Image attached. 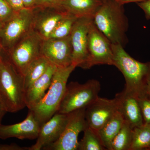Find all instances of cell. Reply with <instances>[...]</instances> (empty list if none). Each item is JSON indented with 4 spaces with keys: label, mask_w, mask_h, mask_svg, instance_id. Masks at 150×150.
Segmentation results:
<instances>
[{
    "label": "cell",
    "mask_w": 150,
    "mask_h": 150,
    "mask_svg": "<svg viewBox=\"0 0 150 150\" xmlns=\"http://www.w3.org/2000/svg\"><path fill=\"white\" fill-rule=\"evenodd\" d=\"M93 20L97 28L112 44L125 46L129 24L123 5L117 0H103Z\"/></svg>",
    "instance_id": "6da1fadb"
},
{
    "label": "cell",
    "mask_w": 150,
    "mask_h": 150,
    "mask_svg": "<svg viewBox=\"0 0 150 150\" xmlns=\"http://www.w3.org/2000/svg\"><path fill=\"white\" fill-rule=\"evenodd\" d=\"M113 65L123 74L124 88L138 99L146 98V86L150 62L142 63L134 59L120 44H112Z\"/></svg>",
    "instance_id": "7a4b0ae2"
},
{
    "label": "cell",
    "mask_w": 150,
    "mask_h": 150,
    "mask_svg": "<svg viewBox=\"0 0 150 150\" xmlns=\"http://www.w3.org/2000/svg\"><path fill=\"white\" fill-rule=\"evenodd\" d=\"M76 68L72 64L67 67H58L45 95L40 102L29 110L40 126L58 112L64 94L68 79Z\"/></svg>",
    "instance_id": "3957f363"
},
{
    "label": "cell",
    "mask_w": 150,
    "mask_h": 150,
    "mask_svg": "<svg viewBox=\"0 0 150 150\" xmlns=\"http://www.w3.org/2000/svg\"><path fill=\"white\" fill-rule=\"evenodd\" d=\"M24 79L7 59L0 62V95L7 112H15L26 107Z\"/></svg>",
    "instance_id": "277c9868"
},
{
    "label": "cell",
    "mask_w": 150,
    "mask_h": 150,
    "mask_svg": "<svg viewBox=\"0 0 150 150\" xmlns=\"http://www.w3.org/2000/svg\"><path fill=\"white\" fill-rule=\"evenodd\" d=\"M100 88V82L93 79L83 84L71 82L67 85L57 112L68 114L86 108L98 97Z\"/></svg>",
    "instance_id": "5b68a950"
},
{
    "label": "cell",
    "mask_w": 150,
    "mask_h": 150,
    "mask_svg": "<svg viewBox=\"0 0 150 150\" xmlns=\"http://www.w3.org/2000/svg\"><path fill=\"white\" fill-rule=\"evenodd\" d=\"M43 41L31 30L8 51V60L23 77L30 64L42 55Z\"/></svg>",
    "instance_id": "8992f818"
},
{
    "label": "cell",
    "mask_w": 150,
    "mask_h": 150,
    "mask_svg": "<svg viewBox=\"0 0 150 150\" xmlns=\"http://www.w3.org/2000/svg\"><path fill=\"white\" fill-rule=\"evenodd\" d=\"M33 9L24 8L16 12L12 17L3 25L1 32L2 47L8 51L32 30Z\"/></svg>",
    "instance_id": "52a82bcc"
},
{
    "label": "cell",
    "mask_w": 150,
    "mask_h": 150,
    "mask_svg": "<svg viewBox=\"0 0 150 150\" xmlns=\"http://www.w3.org/2000/svg\"><path fill=\"white\" fill-rule=\"evenodd\" d=\"M86 108L76 110L69 113L67 126L59 139L44 148L45 150H78L80 133L88 127L86 119Z\"/></svg>",
    "instance_id": "ba28073f"
},
{
    "label": "cell",
    "mask_w": 150,
    "mask_h": 150,
    "mask_svg": "<svg viewBox=\"0 0 150 150\" xmlns=\"http://www.w3.org/2000/svg\"><path fill=\"white\" fill-rule=\"evenodd\" d=\"M93 18H78L71 33L73 48L72 64L76 67L88 69V34Z\"/></svg>",
    "instance_id": "9c48e42d"
},
{
    "label": "cell",
    "mask_w": 150,
    "mask_h": 150,
    "mask_svg": "<svg viewBox=\"0 0 150 150\" xmlns=\"http://www.w3.org/2000/svg\"><path fill=\"white\" fill-rule=\"evenodd\" d=\"M88 69L96 65H113L112 43L97 28L93 21L88 32Z\"/></svg>",
    "instance_id": "30bf717a"
},
{
    "label": "cell",
    "mask_w": 150,
    "mask_h": 150,
    "mask_svg": "<svg viewBox=\"0 0 150 150\" xmlns=\"http://www.w3.org/2000/svg\"><path fill=\"white\" fill-rule=\"evenodd\" d=\"M41 55L58 68L71 65L73 48L71 35L64 38H48L43 40Z\"/></svg>",
    "instance_id": "8fae6325"
},
{
    "label": "cell",
    "mask_w": 150,
    "mask_h": 150,
    "mask_svg": "<svg viewBox=\"0 0 150 150\" xmlns=\"http://www.w3.org/2000/svg\"><path fill=\"white\" fill-rule=\"evenodd\" d=\"M33 9L32 30L43 40L48 38L59 22L69 13L62 7H37Z\"/></svg>",
    "instance_id": "7c38bea8"
},
{
    "label": "cell",
    "mask_w": 150,
    "mask_h": 150,
    "mask_svg": "<svg viewBox=\"0 0 150 150\" xmlns=\"http://www.w3.org/2000/svg\"><path fill=\"white\" fill-rule=\"evenodd\" d=\"M118 110L117 100L98 97L86 108L85 117L88 126L98 131Z\"/></svg>",
    "instance_id": "4fadbf2b"
},
{
    "label": "cell",
    "mask_w": 150,
    "mask_h": 150,
    "mask_svg": "<svg viewBox=\"0 0 150 150\" xmlns=\"http://www.w3.org/2000/svg\"><path fill=\"white\" fill-rule=\"evenodd\" d=\"M69 118V113H56L47 122L40 126V131L34 144L30 150H40L56 142L61 137Z\"/></svg>",
    "instance_id": "5bb4252c"
},
{
    "label": "cell",
    "mask_w": 150,
    "mask_h": 150,
    "mask_svg": "<svg viewBox=\"0 0 150 150\" xmlns=\"http://www.w3.org/2000/svg\"><path fill=\"white\" fill-rule=\"evenodd\" d=\"M40 127V124L29 110L26 118L21 122L8 125L0 123V139H35L38 137Z\"/></svg>",
    "instance_id": "9a60e30c"
},
{
    "label": "cell",
    "mask_w": 150,
    "mask_h": 150,
    "mask_svg": "<svg viewBox=\"0 0 150 150\" xmlns=\"http://www.w3.org/2000/svg\"><path fill=\"white\" fill-rule=\"evenodd\" d=\"M118 104V110L123 116L124 121L132 129L144 124L139 99L124 88L115 95Z\"/></svg>",
    "instance_id": "2e32d148"
},
{
    "label": "cell",
    "mask_w": 150,
    "mask_h": 150,
    "mask_svg": "<svg viewBox=\"0 0 150 150\" xmlns=\"http://www.w3.org/2000/svg\"><path fill=\"white\" fill-rule=\"evenodd\" d=\"M58 67L51 64L45 73L25 91L26 107L28 110L34 107L46 94L51 85L52 78Z\"/></svg>",
    "instance_id": "e0dca14e"
},
{
    "label": "cell",
    "mask_w": 150,
    "mask_h": 150,
    "mask_svg": "<svg viewBox=\"0 0 150 150\" xmlns=\"http://www.w3.org/2000/svg\"><path fill=\"white\" fill-rule=\"evenodd\" d=\"M103 0H62V6L68 13L77 18H93Z\"/></svg>",
    "instance_id": "ac0fdd59"
},
{
    "label": "cell",
    "mask_w": 150,
    "mask_h": 150,
    "mask_svg": "<svg viewBox=\"0 0 150 150\" xmlns=\"http://www.w3.org/2000/svg\"><path fill=\"white\" fill-rule=\"evenodd\" d=\"M124 120L118 110L98 131L100 137L106 150H110L112 140L121 130Z\"/></svg>",
    "instance_id": "d6986e66"
},
{
    "label": "cell",
    "mask_w": 150,
    "mask_h": 150,
    "mask_svg": "<svg viewBox=\"0 0 150 150\" xmlns=\"http://www.w3.org/2000/svg\"><path fill=\"white\" fill-rule=\"evenodd\" d=\"M51 64L41 55L30 64L23 77L25 91L45 73Z\"/></svg>",
    "instance_id": "ffe728a7"
},
{
    "label": "cell",
    "mask_w": 150,
    "mask_h": 150,
    "mask_svg": "<svg viewBox=\"0 0 150 150\" xmlns=\"http://www.w3.org/2000/svg\"><path fill=\"white\" fill-rule=\"evenodd\" d=\"M150 150V124L144 123L133 129L130 150Z\"/></svg>",
    "instance_id": "44dd1931"
},
{
    "label": "cell",
    "mask_w": 150,
    "mask_h": 150,
    "mask_svg": "<svg viewBox=\"0 0 150 150\" xmlns=\"http://www.w3.org/2000/svg\"><path fill=\"white\" fill-rule=\"evenodd\" d=\"M133 138V129L124 121L123 126L112 140L110 150H130Z\"/></svg>",
    "instance_id": "7402d4cb"
},
{
    "label": "cell",
    "mask_w": 150,
    "mask_h": 150,
    "mask_svg": "<svg viewBox=\"0 0 150 150\" xmlns=\"http://www.w3.org/2000/svg\"><path fill=\"white\" fill-rule=\"evenodd\" d=\"M83 132V137L79 142L78 150H106L103 144L98 131L88 126Z\"/></svg>",
    "instance_id": "603a6c76"
},
{
    "label": "cell",
    "mask_w": 150,
    "mask_h": 150,
    "mask_svg": "<svg viewBox=\"0 0 150 150\" xmlns=\"http://www.w3.org/2000/svg\"><path fill=\"white\" fill-rule=\"evenodd\" d=\"M78 18L71 14H68L59 22L48 38H64L71 35L73 26Z\"/></svg>",
    "instance_id": "cb8c5ba5"
},
{
    "label": "cell",
    "mask_w": 150,
    "mask_h": 150,
    "mask_svg": "<svg viewBox=\"0 0 150 150\" xmlns=\"http://www.w3.org/2000/svg\"><path fill=\"white\" fill-rule=\"evenodd\" d=\"M15 13L6 0H0V22L3 25L11 18Z\"/></svg>",
    "instance_id": "d4e9b609"
},
{
    "label": "cell",
    "mask_w": 150,
    "mask_h": 150,
    "mask_svg": "<svg viewBox=\"0 0 150 150\" xmlns=\"http://www.w3.org/2000/svg\"><path fill=\"white\" fill-rule=\"evenodd\" d=\"M144 123L150 124V100L147 98L139 99Z\"/></svg>",
    "instance_id": "484cf974"
},
{
    "label": "cell",
    "mask_w": 150,
    "mask_h": 150,
    "mask_svg": "<svg viewBox=\"0 0 150 150\" xmlns=\"http://www.w3.org/2000/svg\"><path fill=\"white\" fill-rule=\"evenodd\" d=\"M62 0H38L37 7H62Z\"/></svg>",
    "instance_id": "4316f807"
},
{
    "label": "cell",
    "mask_w": 150,
    "mask_h": 150,
    "mask_svg": "<svg viewBox=\"0 0 150 150\" xmlns=\"http://www.w3.org/2000/svg\"><path fill=\"white\" fill-rule=\"evenodd\" d=\"M0 150H30V147H23L14 143L10 144H0Z\"/></svg>",
    "instance_id": "83f0119b"
},
{
    "label": "cell",
    "mask_w": 150,
    "mask_h": 150,
    "mask_svg": "<svg viewBox=\"0 0 150 150\" xmlns=\"http://www.w3.org/2000/svg\"><path fill=\"white\" fill-rule=\"evenodd\" d=\"M140 8L144 13L145 16L147 19H150V0H146L144 1L137 3Z\"/></svg>",
    "instance_id": "f1b7e54d"
},
{
    "label": "cell",
    "mask_w": 150,
    "mask_h": 150,
    "mask_svg": "<svg viewBox=\"0 0 150 150\" xmlns=\"http://www.w3.org/2000/svg\"><path fill=\"white\" fill-rule=\"evenodd\" d=\"M15 12L24 8L23 0H6Z\"/></svg>",
    "instance_id": "f546056e"
},
{
    "label": "cell",
    "mask_w": 150,
    "mask_h": 150,
    "mask_svg": "<svg viewBox=\"0 0 150 150\" xmlns=\"http://www.w3.org/2000/svg\"><path fill=\"white\" fill-rule=\"evenodd\" d=\"M24 8L33 9L37 7L38 0H23Z\"/></svg>",
    "instance_id": "4dcf8cb0"
},
{
    "label": "cell",
    "mask_w": 150,
    "mask_h": 150,
    "mask_svg": "<svg viewBox=\"0 0 150 150\" xmlns=\"http://www.w3.org/2000/svg\"><path fill=\"white\" fill-rule=\"evenodd\" d=\"M145 91H146V98L150 100V68L148 73L147 78Z\"/></svg>",
    "instance_id": "1f68e13d"
},
{
    "label": "cell",
    "mask_w": 150,
    "mask_h": 150,
    "mask_svg": "<svg viewBox=\"0 0 150 150\" xmlns=\"http://www.w3.org/2000/svg\"><path fill=\"white\" fill-rule=\"evenodd\" d=\"M7 112L5 106L0 95V122H1L3 117Z\"/></svg>",
    "instance_id": "d6a6232c"
},
{
    "label": "cell",
    "mask_w": 150,
    "mask_h": 150,
    "mask_svg": "<svg viewBox=\"0 0 150 150\" xmlns=\"http://www.w3.org/2000/svg\"><path fill=\"white\" fill-rule=\"evenodd\" d=\"M119 3L124 5L125 4L132 2L139 3L141 2L144 1L146 0H117Z\"/></svg>",
    "instance_id": "836d02e7"
},
{
    "label": "cell",
    "mask_w": 150,
    "mask_h": 150,
    "mask_svg": "<svg viewBox=\"0 0 150 150\" xmlns=\"http://www.w3.org/2000/svg\"><path fill=\"white\" fill-rule=\"evenodd\" d=\"M3 24L0 22V62H1V51L2 46L1 44V30Z\"/></svg>",
    "instance_id": "e575fe53"
},
{
    "label": "cell",
    "mask_w": 150,
    "mask_h": 150,
    "mask_svg": "<svg viewBox=\"0 0 150 150\" xmlns=\"http://www.w3.org/2000/svg\"><path fill=\"white\" fill-rule=\"evenodd\" d=\"M1 123V122H0V123Z\"/></svg>",
    "instance_id": "d590c367"
}]
</instances>
